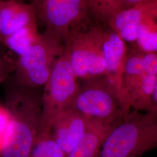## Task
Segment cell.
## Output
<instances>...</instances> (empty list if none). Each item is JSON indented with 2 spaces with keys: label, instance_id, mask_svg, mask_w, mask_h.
I'll list each match as a JSON object with an SVG mask.
<instances>
[{
  "label": "cell",
  "instance_id": "3957f363",
  "mask_svg": "<svg viewBox=\"0 0 157 157\" xmlns=\"http://www.w3.org/2000/svg\"><path fill=\"white\" fill-rule=\"evenodd\" d=\"M157 111H129L102 144L99 157H139L157 147Z\"/></svg>",
  "mask_w": 157,
  "mask_h": 157
},
{
  "label": "cell",
  "instance_id": "2e32d148",
  "mask_svg": "<svg viewBox=\"0 0 157 157\" xmlns=\"http://www.w3.org/2000/svg\"><path fill=\"white\" fill-rule=\"evenodd\" d=\"M89 12L102 22L107 23L122 10L120 0H87Z\"/></svg>",
  "mask_w": 157,
  "mask_h": 157
},
{
  "label": "cell",
  "instance_id": "5bb4252c",
  "mask_svg": "<svg viewBox=\"0 0 157 157\" xmlns=\"http://www.w3.org/2000/svg\"><path fill=\"white\" fill-rule=\"evenodd\" d=\"M41 34L37 29V23L27 25L6 37L2 45H4L14 54L22 56L40 39Z\"/></svg>",
  "mask_w": 157,
  "mask_h": 157
},
{
  "label": "cell",
  "instance_id": "4fadbf2b",
  "mask_svg": "<svg viewBox=\"0 0 157 157\" xmlns=\"http://www.w3.org/2000/svg\"><path fill=\"white\" fill-rule=\"evenodd\" d=\"M120 122L111 124L90 123L83 138L67 157H99L103 143Z\"/></svg>",
  "mask_w": 157,
  "mask_h": 157
},
{
  "label": "cell",
  "instance_id": "9a60e30c",
  "mask_svg": "<svg viewBox=\"0 0 157 157\" xmlns=\"http://www.w3.org/2000/svg\"><path fill=\"white\" fill-rule=\"evenodd\" d=\"M29 157H67V154L52 138L50 132H38Z\"/></svg>",
  "mask_w": 157,
  "mask_h": 157
},
{
  "label": "cell",
  "instance_id": "52a82bcc",
  "mask_svg": "<svg viewBox=\"0 0 157 157\" xmlns=\"http://www.w3.org/2000/svg\"><path fill=\"white\" fill-rule=\"evenodd\" d=\"M46 32L63 43L74 29L84 28L88 19L87 0H30Z\"/></svg>",
  "mask_w": 157,
  "mask_h": 157
},
{
  "label": "cell",
  "instance_id": "5b68a950",
  "mask_svg": "<svg viewBox=\"0 0 157 157\" xmlns=\"http://www.w3.org/2000/svg\"><path fill=\"white\" fill-rule=\"evenodd\" d=\"M64 50L65 44L61 40L46 32L41 34L34 45L16 58L17 84L31 89L44 86Z\"/></svg>",
  "mask_w": 157,
  "mask_h": 157
},
{
  "label": "cell",
  "instance_id": "44dd1931",
  "mask_svg": "<svg viewBox=\"0 0 157 157\" xmlns=\"http://www.w3.org/2000/svg\"><path fill=\"white\" fill-rule=\"evenodd\" d=\"M2 0H0V2ZM0 45H2V40H1V29H0Z\"/></svg>",
  "mask_w": 157,
  "mask_h": 157
},
{
  "label": "cell",
  "instance_id": "30bf717a",
  "mask_svg": "<svg viewBox=\"0 0 157 157\" xmlns=\"http://www.w3.org/2000/svg\"><path fill=\"white\" fill-rule=\"evenodd\" d=\"M87 31L105 61L106 75L118 73L128 54L124 41L109 27L93 26Z\"/></svg>",
  "mask_w": 157,
  "mask_h": 157
},
{
  "label": "cell",
  "instance_id": "e0dca14e",
  "mask_svg": "<svg viewBox=\"0 0 157 157\" xmlns=\"http://www.w3.org/2000/svg\"><path fill=\"white\" fill-rule=\"evenodd\" d=\"M137 44L139 49L144 53H157V21L140 25L138 28Z\"/></svg>",
  "mask_w": 157,
  "mask_h": 157
},
{
  "label": "cell",
  "instance_id": "ba28073f",
  "mask_svg": "<svg viewBox=\"0 0 157 157\" xmlns=\"http://www.w3.org/2000/svg\"><path fill=\"white\" fill-rule=\"evenodd\" d=\"M64 44L76 78L86 79L106 75L105 61L87 30L72 29Z\"/></svg>",
  "mask_w": 157,
  "mask_h": 157
},
{
  "label": "cell",
  "instance_id": "7c38bea8",
  "mask_svg": "<svg viewBox=\"0 0 157 157\" xmlns=\"http://www.w3.org/2000/svg\"><path fill=\"white\" fill-rule=\"evenodd\" d=\"M157 0L121 10L108 22V26L117 33L128 28H138L144 23L156 21Z\"/></svg>",
  "mask_w": 157,
  "mask_h": 157
},
{
  "label": "cell",
  "instance_id": "ac0fdd59",
  "mask_svg": "<svg viewBox=\"0 0 157 157\" xmlns=\"http://www.w3.org/2000/svg\"><path fill=\"white\" fill-rule=\"evenodd\" d=\"M16 69V59L8 54H0V80H3L10 74L15 72Z\"/></svg>",
  "mask_w": 157,
  "mask_h": 157
},
{
  "label": "cell",
  "instance_id": "277c9868",
  "mask_svg": "<svg viewBox=\"0 0 157 157\" xmlns=\"http://www.w3.org/2000/svg\"><path fill=\"white\" fill-rule=\"evenodd\" d=\"M79 86L71 67L67 50L56 60L42 95V111L38 132H50L56 117L67 108Z\"/></svg>",
  "mask_w": 157,
  "mask_h": 157
},
{
  "label": "cell",
  "instance_id": "9c48e42d",
  "mask_svg": "<svg viewBox=\"0 0 157 157\" xmlns=\"http://www.w3.org/2000/svg\"><path fill=\"white\" fill-rule=\"evenodd\" d=\"M89 124L82 113L69 107L56 117L51 134L67 155L83 138Z\"/></svg>",
  "mask_w": 157,
  "mask_h": 157
},
{
  "label": "cell",
  "instance_id": "8fae6325",
  "mask_svg": "<svg viewBox=\"0 0 157 157\" xmlns=\"http://www.w3.org/2000/svg\"><path fill=\"white\" fill-rule=\"evenodd\" d=\"M37 23L33 5L18 0H2L0 2V29L2 44L6 37L23 27Z\"/></svg>",
  "mask_w": 157,
  "mask_h": 157
},
{
  "label": "cell",
  "instance_id": "8992f818",
  "mask_svg": "<svg viewBox=\"0 0 157 157\" xmlns=\"http://www.w3.org/2000/svg\"><path fill=\"white\" fill-rule=\"evenodd\" d=\"M144 52L134 49L127 54L118 72L121 90L130 107L137 111H157L153 92L157 87V70L143 67Z\"/></svg>",
  "mask_w": 157,
  "mask_h": 157
},
{
  "label": "cell",
  "instance_id": "d6986e66",
  "mask_svg": "<svg viewBox=\"0 0 157 157\" xmlns=\"http://www.w3.org/2000/svg\"><path fill=\"white\" fill-rule=\"evenodd\" d=\"M9 117L6 107L0 105V150L8 124Z\"/></svg>",
  "mask_w": 157,
  "mask_h": 157
},
{
  "label": "cell",
  "instance_id": "7a4b0ae2",
  "mask_svg": "<svg viewBox=\"0 0 157 157\" xmlns=\"http://www.w3.org/2000/svg\"><path fill=\"white\" fill-rule=\"evenodd\" d=\"M84 80L70 107L82 113L89 123H118L130 111L120 89L118 73Z\"/></svg>",
  "mask_w": 157,
  "mask_h": 157
},
{
  "label": "cell",
  "instance_id": "6da1fadb",
  "mask_svg": "<svg viewBox=\"0 0 157 157\" xmlns=\"http://www.w3.org/2000/svg\"><path fill=\"white\" fill-rule=\"evenodd\" d=\"M18 86L6 99L9 120L0 150L1 157H29L39 129L42 95L35 89Z\"/></svg>",
  "mask_w": 157,
  "mask_h": 157
},
{
  "label": "cell",
  "instance_id": "ffe728a7",
  "mask_svg": "<svg viewBox=\"0 0 157 157\" xmlns=\"http://www.w3.org/2000/svg\"><path fill=\"white\" fill-rule=\"evenodd\" d=\"M152 1L154 0H120V2L123 10Z\"/></svg>",
  "mask_w": 157,
  "mask_h": 157
}]
</instances>
